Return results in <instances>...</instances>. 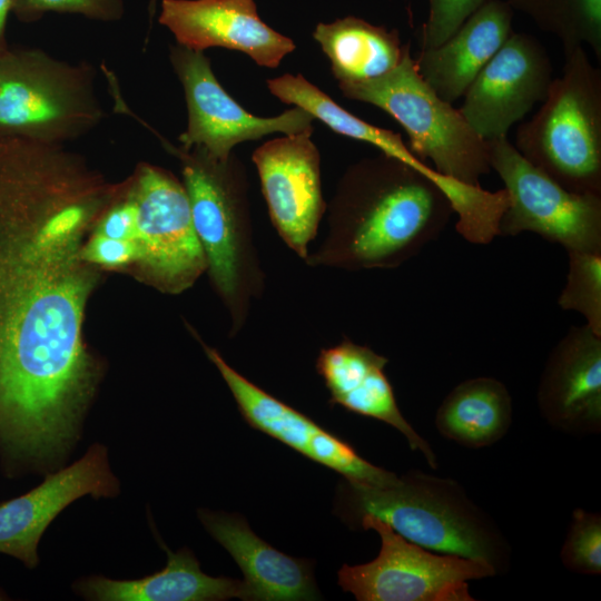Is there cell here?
Returning a JSON list of instances; mask_svg holds the SVG:
<instances>
[{
	"label": "cell",
	"mask_w": 601,
	"mask_h": 601,
	"mask_svg": "<svg viewBox=\"0 0 601 601\" xmlns=\"http://www.w3.org/2000/svg\"><path fill=\"white\" fill-rule=\"evenodd\" d=\"M119 183L63 149L0 148V457L40 466L73 440L98 366L83 341L98 282L81 249Z\"/></svg>",
	"instance_id": "obj_1"
},
{
	"label": "cell",
	"mask_w": 601,
	"mask_h": 601,
	"mask_svg": "<svg viewBox=\"0 0 601 601\" xmlns=\"http://www.w3.org/2000/svg\"><path fill=\"white\" fill-rule=\"evenodd\" d=\"M326 211L327 234L304 262L349 272L403 265L454 213L436 178L383 152L345 170Z\"/></svg>",
	"instance_id": "obj_2"
},
{
	"label": "cell",
	"mask_w": 601,
	"mask_h": 601,
	"mask_svg": "<svg viewBox=\"0 0 601 601\" xmlns=\"http://www.w3.org/2000/svg\"><path fill=\"white\" fill-rule=\"evenodd\" d=\"M129 116L180 162L194 227L206 256V272L227 311L230 335H237L249 317L253 302L262 297L265 288L254 243L245 167L234 152L220 160L200 147L175 146L132 110Z\"/></svg>",
	"instance_id": "obj_3"
},
{
	"label": "cell",
	"mask_w": 601,
	"mask_h": 601,
	"mask_svg": "<svg viewBox=\"0 0 601 601\" xmlns=\"http://www.w3.org/2000/svg\"><path fill=\"white\" fill-rule=\"evenodd\" d=\"M334 513L358 530L377 518L425 549L486 562L497 574L509 571L511 546L497 524L453 479L408 471L386 485L339 482Z\"/></svg>",
	"instance_id": "obj_4"
},
{
	"label": "cell",
	"mask_w": 601,
	"mask_h": 601,
	"mask_svg": "<svg viewBox=\"0 0 601 601\" xmlns=\"http://www.w3.org/2000/svg\"><path fill=\"white\" fill-rule=\"evenodd\" d=\"M564 57L562 76L519 126L514 147L562 187L601 195V70L581 46Z\"/></svg>",
	"instance_id": "obj_5"
},
{
	"label": "cell",
	"mask_w": 601,
	"mask_h": 601,
	"mask_svg": "<svg viewBox=\"0 0 601 601\" xmlns=\"http://www.w3.org/2000/svg\"><path fill=\"white\" fill-rule=\"evenodd\" d=\"M96 79L87 60L8 48L0 55V138L65 145L86 136L106 115Z\"/></svg>",
	"instance_id": "obj_6"
},
{
	"label": "cell",
	"mask_w": 601,
	"mask_h": 601,
	"mask_svg": "<svg viewBox=\"0 0 601 601\" xmlns=\"http://www.w3.org/2000/svg\"><path fill=\"white\" fill-rule=\"evenodd\" d=\"M338 87L344 97L392 116L405 129L411 151L424 162L430 159L443 177L479 187L490 171L487 141L423 80L410 50L386 75Z\"/></svg>",
	"instance_id": "obj_7"
},
{
	"label": "cell",
	"mask_w": 601,
	"mask_h": 601,
	"mask_svg": "<svg viewBox=\"0 0 601 601\" xmlns=\"http://www.w3.org/2000/svg\"><path fill=\"white\" fill-rule=\"evenodd\" d=\"M371 529L381 538L378 555L337 572L338 585L358 601H474L469 581L497 575L486 562L431 551L377 518H363L358 530Z\"/></svg>",
	"instance_id": "obj_8"
},
{
	"label": "cell",
	"mask_w": 601,
	"mask_h": 601,
	"mask_svg": "<svg viewBox=\"0 0 601 601\" xmlns=\"http://www.w3.org/2000/svg\"><path fill=\"white\" fill-rule=\"evenodd\" d=\"M487 154L509 197L500 236L530 231L566 252H601V195L562 187L528 161L506 137L487 140Z\"/></svg>",
	"instance_id": "obj_9"
},
{
	"label": "cell",
	"mask_w": 601,
	"mask_h": 601,
	"mask_svg": "<svg viewBox=\"0 0 601 601\" xmlns=\"http://www.w3.org/2000/svg\"><path fill=\"white\" fill-rule=\"evenodd\" d=\"M137 209L140 277L160 292L179 294L207 270L186 188L159 166L140 162L128 177Z\"/></svg>",
	"instance_id": "obj_10"
},
{
	"label": "cell",
	"mask_w": 601,
	"mask_h": 601,
	"mask_svg": "<svg viewBox=\"0 0 601 601\" xmlns=\"http://www.w3.org/2000/svg\"><path fill=\"white\" fill-rule=\"evenodd\" d=\"M169 61L187 106V127L179 135L180 147H200L224 160L236 145L272 134L312 135L314 117L294 106L275 117H258L244 109L217 80L204 51L170 46Z\"/></svg>",
	"instance_id": "obj_11"
},
{
	"label": "cell",
	"mask_w": 601,
	"mask_h": 601,
	"mask_svg": "<svg viewBox=\"0 0 601 601\" xmlns=\"http://www.w3.org/2000/svg\"><path fill=\"white\" fill-rule=\"evenodd\" d=\"M198 341L229 388L240 415L253 428L339 473L346 481L386 485L397 479L395 473L366 461L345 440L250 382L217 349Z\"/></svg>",
	"instance_id": "obj_12"
},
{
	"label": "cell",
	"mask_w": 601,
	"mask_h": 601,
	"mask_svg": "<svg viewBox=\"0 0 601 601\" xmlns=\"http://www.w3.org/2000/svg\"><path fill=\"white\" fill-rule=\"evenodd\" d=\"M553 79L551 59L538 39L511 32L469 86L459 110L482 139L506 137L545 99Z\"/></svg>",
	"instance_id": "obj_13"
},
{
	"label": "cell",
	"mask_w": 601,
	"mask_h": 601,
	"mask_svg": "<svg viewBox=\"0 0 601 601\" xmlns=\"http://www.w3.org/2000/svg\"><path fill=\"white\" fill-rule=\"evenodd\" d=\"M311 138L308 134L285 135L266 141L252 156L272 224L303 260L327 208L321 155Z\"/></svg>",
	"instance_id": "obj_14"
},
{
	"label": "cell",
	"mask_w": 601,
	"mask_h": 601,
	"mask_svg": "<svg viewBox=\"0 0 601 601\" xmlns=\"http://www.w3.org/2000/svg\"><path fill=\"white\" fill-rule=\"evenodd\" d=\"M158 22L181 47L240 51L266 68H277L296 48L260 19L254 0H161Z\"/></svg>",
	"instance_id": "obj_15"
},
{
	"label": "cell",
	"mask_w": 601,
	"mask_h": 601,
	"mask_svg": "<svg viewBox=\"0 0 601 601\" xmlns=\"http://www.w3.org/2000/svg\"><path fill=\"white\" fill-rule=\"evenodd\" d=\"M536 401L554 430L584 436L601 431V336L587 324L572 326L551 351Z\"/></svg>",
	"instance_id": "obj_16"
},
{
	"label": "cell",
	"mask_w": 601,
	"mask_h": 601,
	"mask_svg": "<svg viewBox=\"0 0 601 601\" xmlns=\"http://www.w3.org/2000/svg\"><path fill=\"white\" fill-rule=\"evenodd\" d=\"M116 490L105 449L91 446L70 466L47 475L37 487L0 505V553L33 568L39 540L61 510L82 495L111 496Z\"/></svg>",
	"instance_id": "obj_17"
},
{
	"label": "cell",
	"mask_w": 601,
	"mask_h": 601,
	"mask_svg": "<svg viewBox=\"0 0 601 601\" xmlns=\"http://www.w3.org/2000/svg\"><path fill=\"white\" fill-rule=\"evenodd\" d=\"M387 363L386 357L371 347L344 337L338 344L321 349L316 371L329 392V404L391 425L403 434L411 450L421 452L435 470L439 466L436 454L397 405L384 371Z\"/></svg>",
	"instance_id": "obj_18"
},
{
	"label": "cell",
	"mask_w": 601,
	"mask_h": 601,
	"mask_svg": "<svg viewBox=\"0 0 601 601\" xmlns=\"http://www.w3.org/2000/svg\"><path fill=\"white\" fill-rule=\"evenodd\" d=\"M210 535L231 555L244 574L247 601L317 600L308 560L289 556L257 536L237 514L199 511Z\"/></svg>",
	"instance_id": "obj_19"
},
{
	"label": "cell",
	"mask_w": 601,
	"mask_h": 601,
	"mask_svg": "<svg viewBox=\"0 0 601 601\" xmlns=\"http://www.w3.org/2000/svg\"><path fill=\"white\" fill-rule=\"evenodd\" d=\"M512 17L506 1L485 0L445 42L421 50L414 59L418 73L453 105L511 35Z\"/></svg>",
	"instance_id": "obj_20"
},
{
	"label": "cell",
	"mask_w": 601,
	"mask_h": 601,
	"mask_svg": "<svg viewBox=\"0 0 601 601\" xmlns=\"http://www.w3.org/2000/svg\"><path fill=\"white\" fill-rule=\"evenodd\" d=\"M167 565L138 580L90 578L80 584L83 595L100 601H219L245 600L244 582L205 574L188 550L168 549Z\"/></svg>",
	"instance_id": "obj_21"
},
{
	"label": "cell",
	"mask_w": 601,
	"mask_h": 601,
	"mask_svg": "<svg viewBox=\"0 0 601 601\" xmlns=\"http://www.w3.org/2000/svg\"><path fill=\"white\" fill-rule=\"evenodd\" d=\"M313 38L331 62L338 83L375 79L396 68L410 50L397 30L375 26L348 16L332 22H318Z\"/></svg>",
	"instance_id": "obj_22"
},
{
	"label": "cell",
	"mask_w": 601,
	"mask_h": 601,
	"mask_svg": "<svg viewBox=\"0 0 601 601\" xmlns=\"http://www.w3.org/2000/svg\"><path fill=\"white\" fill-rule=\"evenodd\" d=\"M512 398L496 378L480 376L457 384L435 413V427L445 439L467 449L500 441L512 424Z\"/></svg>",
	"instance_id": "obj_23"
},
{
	"label": "cell",
	"mask_w": 601,
	"mask_h": 601,
	"mask_svg": "<svg viewBox=\"0 0 601 601\" xmlns=\"http://www.w3.org/2000/svg\"><path fill=\"white\" fill-rule=\"evenodd\" d=\"M562 42L563 51L588 45L601 59V0H505Z\"/></svg>",
	"instance_id": "obj_24"
},
{
	"label": "cell",
	"mask_w": 601,
	"mask_h": 601,
	"mask_svg": "<svg viewBox=\"0 0 601 601\" xmlns=\"http://www.w3.org/2000/svg\"><path fill=\"white\" fill-rule=\"evenodd\" d=\"M565 285L558 298L564 311L580 313L601 336V252L570 250Z\"/></svg>",
	"instance_id": "obj_25"
},
{
	"label": "cell",
	"mask_w": 601,
	"mask_h": 601,
	"mask_svg": "<svg viewBox=\"0 0 601 601\" xmlns=\"http://www.w3.org/2000/svg\"><path fill=\"white\" fill-rule=\"evenodd\" d=\"M562 564L572 572L601 573V515L575 509L560 551Z\"/></svg>",
	"instance_id": "obj_26"
},
{
	"label": "cell",
	"mask_w": 601,
	"mask_h": 601,
	"mask_svg": "<svg viewBox=\"0 0 601 601\" xmlns=\"http://www.w3.org/2000/svg\"><path fill=\"white\" fill-rule=\"evenodd\" d=\"M12 12L22 22H36L48 12L79 14L100 22H117L125 14V1L13 0Z\"/></svg>",
	"instance_id": "obj_27"
},
{
	"label": "cell",
	"mask_w": 601,
	"mask_h": 601,
	"mask_svg": "<svg viewBox=\"0 0 601 601\" xmlns=\"http://www.w3.org/2000/svg\"><path fill=\"white\" fill-rule=\"evenodd\" d=\"M428 16L422 30V49L445 42L485 0H427Z\"/></svg>",
	"instance_id": "obj_28"
},
{
	"label": "cell",
	"mask_w": 601,
	"mask_h": 601,
	"mask_svg": "<svg viewBox=\"0 0 601 601\" xmlns=\"http://www.w3.org/2000/svg\"><path fill=\"white\" fill-rule=\"evenodd\" d=\"M81 257L96 267L122 269L138 264L140 248L137 240L116 239L91 231L81 249Z\"/></svg>",
	"instance_id": "obj_29"
},
{
	"label": "cell",
	"mask_w": 601,
	"mask_h": 601,
	"mask_svg": "<svg viewBox=\"0 0 601 601\" xmlns=\"http://www.w3.org/2000/svg\"><path fill=\"white\" fill-rule=\"evenodd\" d=\"M13 0H0V55L8 49L6 40L7 20L12 12Z\"/></svg>",
	"instance_id": "obj_30"
},
{
	"label": "cell",
	"mask_w": 601,
	"mask_h": 601,
	"mask_svg": "<svg viewBox=\"0 0 601 601\" xmlns=\"http://www.w3.org/2000/svg\"><path fill=\"white\" fill-rule=\"evenodd\" d=\"M157 1L158 0H149V2H148L147 11H148V23H149V26H151L152 19L155 17V13H156V10H157Z\"/></svg>",
	"instance_id": "obj_31"
},
{
	"label": "cell",
	"mask_w": 601,
	"mask_h": 601,
	"mask_svg": "<svg viewBox=\"0 0 601 601\" xmlns=\"http://www.w3.org/2000/svg\"><path fill=\"white\" fill-rule=\"evenodd\" d=\"M2 599H3V595L0 593V600H2Z\"/></svg>",
	"instance_id": "obj_32"
}]
</instances>
